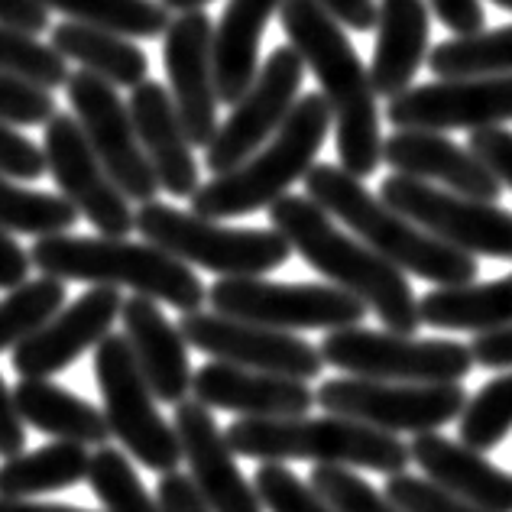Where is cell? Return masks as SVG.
<instances>
[{"instance_id":"52","label":"cell","mask_w":512,"mask_h":512,"mask_svg":"<svg viewBox=\"0 0 512 512\" xmlns=\"http://www.w3.org/2000/svg\"><path fill=\"white\" fill-rule=\"evenodd\" d=\"M0 512H94V509L65 506V503H30L23 496H0Z\"/></svg>"},{"instance_id":"53","label":"cell","mask_w":512,"mask_h":512,"mask_svg":"<svg viewBox=\"0 0 512 512\" xmlns=\"http://www.w3.org/2000/svg\"><path fill=\"white\" fill-rule=\"evenodd\" d=\"M163 4L175 13H188V10H201L205 4H211V0H163Z\"/></svg>"},{"instance_id":"26","label":"cell","mask_w":512,"mask_h":512,"mask_svg":"<svg viewBox=\"0 0 512 512\" xmlns=\"http://www.w3.org/2000/svg\"><path fill=\"white\" fill-rule=\"evenodd\" d=\"M428 0H383L376 13L370 78L380 98H399L415 82L428 52Z\"/></svg>"},{"instance_id":"30","label":"cell","mask_w":512,"mask_h":512,"mask_svg":"<svg viewBox=\"0 0 512 512\" xmlns=\"http://www.w3.org/2000/svg\"><path fill=\"white\" fill-rule=\"evenodd\" d=\"M422 325L438 331H496L512 325V273L493 282L438 286L419 299Z\"/></svg>"},{"instance_id":"40","label":"cell","mask_w":512,"mask_h":512,"mask_svg":"<svg viewBox=\"0 0 512 512\" xmlns=\"http://www.w3.org/2000/svg\"><path fill=\"white\" fill-rule=\"evenodd\" d=\"M253 487L269 512H334L325 496L312 483L295 477L286 464H260L253 474Z\"/></svg>"},{"instance_id":"34","label":"cell","mask_w":512,"mask_h":512,"mask_svg":"<svg viewBox=\"0 0 512 512\" xmlns=\"http://www.w3.org/2000/svg\"><path fill=\"white\" fill-rule=\"evenodd\" d=\"M49 10L65 13L69 20L114 30L130 39H156L169 30V7L163 0H43Z\"/></svg>"},{"instance_id":"19","label":"cell","mask_w":512,"mask_h":512,"mask_svg":"<svg viewBox=\"0 0 512 512\" xmlns=\"http://www.w3.org/2000/svg\"><path fill=\"white\" fill-rule=\"evenodd\" d=\"M124 312V299L114 286H91L65 305L56 318H49L36 334L13 347V370L20 380H39V376L62 373L65 367L98 347L111 334L114 321Z\"/></svg>"},{"instance_id":"47","label":"cell","mask_w":512,"mask_h":512,"mask_svg":"<svg viewBox=\"0 0 512 512\" xmlns=\"http://www.w3.org/2000/svg\"><path fill=\"white\" fill-rule=\"evenodd\" d=\"M26 448V422L17 409L10 386L0 376V457H17Z\"/></svg>"},{"instance_id":"11","label":"cell","mask_w":512,"mask_h":512,"mask_svg":"<svg viewBox=\"0 0 512 512\" xmlns=\"http://www.w3.org/2000/svg\"><path fill=\"white\" fill-rule=\"evenodd\" d=\"M318 406L331 415L367 422L373 428L393 431H435L467 409V389L461 383H393L367 380V376H338L318 386Z\"/></svg>"},{"instance_id":"27","label":"cell","mask_w":512,"mask_h":512,"mask_svg":"<svg viewBox=\"0 0 512 512\" xmlns=\"http://www.w3.org/2000/svg\"><path fill=\"white\" fill-rule=\"evenodd\" d=\"M282 0H227L214 23V78L221 104H237L260 75V39Z\"/></svg>"},{"instance_id":"49","label":"cell","mask_w":512,"mask_h":512,"mask_svg":"<svg viewBox=\"0 0 512 512\" xmlns=\"http://www.w3.org/2000/svg\"><path fill=\"white\" fill-rule=\"evenodd\" d=\"M470 354H474V363H480V367H487V370L512 367V325L474 334Z\"/></svg>"},{"instance_id":"4","label":"cell","mask_w":512,"mask_h":512,"mask_svg":"<svg viewBox=\"0 0 512 512\" xmlns=\"http://www.w3.org/2000/svg\"><path fill=\"white\" fill-rule=\"evenodd\" d=\"M33 266L43 276L62 282H91V286H127L137 295H150L179 312H198L208 302V289L192 266L169 250L150 244H133L127 237H75L52 234L36 237L30 250Z\"/></svg>"},{"instance_id":"22","label":"cell","mask_w":512,"mask_h":512,"mask_svg":"<svg viewBox=\"0 0 512 512\" xmlns=\"http://www.w3.org/2000/svg\"><path fill=\"white\" fill-rule=\"evenodd\" d=\"M383 159L402 175L438 182L457 195H470L480 201H500L503 195V182L470 146H457L435 130L389 133V140H383Z\"/></svg>"},{"instance_id":"51","label":"cell","mask_w":512,"mask_h":512,"mask_svg":"<svg viewBox=\"0 0 512 512\" xmlns=\"http://www.w3.org/2000/svg\"><path fill=\"white\" fill-rule=\"evenodd\" d=\"M318 4L341 26H347V30H357V33L376 30V13H380L376 0H318Z\"/></svg>"},{"instance_id":"18","label":"cell","mask_w":512,"mask_h":512,"mask_svg":"<svg viewBox=\"0 0 512 512\" xmlns=\"http://www.w3.org/2000/svg\"><path fill=\"white\" fill-rule=\"evenodd\" d=\"M163 65L175 111L188 140L201 150L218 133V78H214V23L205 10L179 13L163 36Z\"/></svg>"},{"instance_id":"20","label":"cell","mask_w":512,"mask_h":512,"mask_svg":"<svg viewBox=\"0 0 512 512\" xmlns=\"http://www.w3.org/2000/svg\"><path fill=\"white\" fill-rule=\"evenodd\" d=\"M172 425L179 431L188 477L214 512H263L260 493L237 467V454L205 402L182 399L172 412Z\"/></svg>"},{"instance_id":"32","label":"cell","mask_w":512,"mask_h":512,"mask_svg":"<svg viewBox=\"0 0 512 512\" xmlns=\"http://www.w3.org/2000/svg\"><path fill=\"white\" fill-rule=\"evenodd\" d=\"M428 69L438 78L512 75V26L448 39L428 52Z\"/></svg>"},{"instance_id":"44","label":"cell","mask_w":512,"mask_h":512,"mask_svg":"<svg viewBox=\"0 0 512 512\" xmlns=\"http://www.w3.org/2000/svg\"><path fill=\"white\" fill-rule=\"evenodd\" d=\"M467 146L493 169L496 179L512 188V130H506V127L474 130V133H470Z\"/></svg>"},{"instance_id":"39","label":"cell","mask_w":512,"mask_h":512,"mask_svg":"<svg viewBox=\"0 0 512 512\" xmlns=\"http://www.w3.org/2000/svg\"><path fill=\"white\" fill-rule=\"evenodd\" d=\"M308 483L325 496L334 512H402L373 483L341 464H315Z\"/></svg>"},{"instance_id":"42","label":"cell","mask_w":512,"mask_h":512,"mask_svg":"<svg viewBox=\"0 0 512 512\" xmlns=\"http://www.w3.org/2000/svg\"><path fill=\"white\" fill-rule=\"evenodd\" d=\"M386 496L402 512H487V509L461 500V496H454L451 490L438 487L435 480L412 477L406 470L386 480Z\"/></svg>"},{"instance_id":"7","label":"cell","mask_w":512,"mask_h":512,"mask_svg":"<svg viewBox=\"0 0 512 512\" xmlns=\"http://www.w3.org/2000/svg\"><path fill=\"white\" fill-rule=\"evenodd\" d=\"M143 240L169 250L188 266L218 276H263L273 273L295 253L276 227H227L195 211H179L163 201H146L137 211Z\"/></svg>"},{"instance_id":"12","label":"cell","mask_w":512,"mask_h":512,"mask_svg":"<svg viewBox=\"0 0 512 512\" xmlns=\"http://www.w3.org/2000/svg\"><path fill=\"white\" fill-rule=\"evenodd\" d=\"M380 198L444 244L474 256L512 260V211L496 201L457 195L451 188H438L402 172L383 179Z\"/></svg>"},{"instance_id":"46","label":"cell","mask_w":512,"mask_h":512,"mask_svg":"<svg viewBox=\"0 0 512 512\" xmlns=\"http://www.w3.org/2000/svg\"><path fill=\"white\" fill-rule=\"evenodd\" d=\"M428 7L435 10V17L457 36L480 33L483 20H487L480 0H428Z\"/></svg>"},{"instance_id":"36","label":"cell","mask_w":512,"mask_h":512,"mask_svg":"<svg viewBox=\"0 0 512 512\" xmlns=\"http://www.w3.org/2000/svg\"><path fill=\"white\" fill-rule=\"evenodd\" d=\"M85 483L91 487V493L98 496L104 512H163L159 500H153V496L146 493L140 474L130 464V457L124 451L111 448V444H101V448L91 454Z\"/></svg>"},{"instance_id":"45","label":"cell","mask_w":512,"mask_h":512,"mask_svg":"<svg viewBox=\"0 0 512 512\" xmlns=\"http://www.w3.org/2000/svg\"><path fill=\"white\" fill-rule=\"evenodd\" d=\"M156 500L163 506V512H214L205 496H201V490L195 487V480L179 474V470H169L156 483Z\"/></svg>"},{"instance_id":"31","label":"cell","mask_w":512,"mask_h":512,"mask_svg":"<svg viewBox=\"0 0 512 512\" xmlns=\"http://www.w3.org/2000/svg\"><path fill=\"white\" fill-rule=\"evenodd\" d=\"M91 454L88 444L78 441H52L30 454L4 457L0 464V496H36L72 490L88 480Z\"/></svg>"},{"instance_id":"3","label":"cell","mask_w":512,"mask_h":512,"mask_svg":"<svg viewBox=\"0 0 512 512\" xmlns=\"http://www.w3.org/2000/svg\"><path fill=\"white\" fill-rule=\"evenodd\" d=\"M308 198H315L331 218L350 227L363 244L373 247L402 273L438 282V286H467L474 282L480 266L474 253H464L441 237L428 234L412 218H406L383 198L370 195L363 182L344 166L315 163L305 175Z\"/></svg>"},{"instance_id":"21","label":"cell","mask_w":512,"mask_h":512,"mask_svg":"<svg viewBox=\"0 0 512 512\" xmlns=\"http://www.w3.org/2000/svg\"><path fill=\"white\" fill-rule=\"evenodd\" d=\"M192 396L208 409L234 412L240 419H289V415H308V409L318 406L305 380L237 367L224 360H211L195 370Z\"/></svg>"},{"instance_id":"17","label":"cell","mask_w":512,"mask_h":512,"mask_svg":"<svg viewBox=\"0 0 512 512\" xmlns=\"http://www.w3.org/2000/svg\"><path fill=\"white\" fill-rule=\"evenodd\" d=\"M396 130H483L512 120V75L438 78L402 91L386 107Z\"/></svg>"},{"instance_id":"41","label":"cell","mask_w":512,"mask_h":512,"mask_svg":"<svg viewBox=\"0 0 512 512\" xmlns=\"http://www.w3.org/2000/svg\"><path fill=\"white\" fill-rule=\"evenodd\" d=\"M56 117L52 91L30 78L0 72V120L10 127H46Z\"/></svg>"},{"instance_id":"28","label":"cell","mask_w":512,"mask_h":512,"mask_svg":"<svg viewBox=\"0 0 512 512\" xmlns=\"http://www.w3.org/2000/svg\"><path fill=\"white\" fill-rule=\"evenodd\" d=\"M13 399L23 415V422L52 435L59 441H78V444H107L111 425H107L104 409L91 406L82 396L69 393L65 386L52 383L49 376L39 380H20L13 386Z\"/></svg>"},{"instance_id":"24","label":"cell","mask_w":512,"mask_h":512,"mask_svg":"<svg viewBox=\"0 0 512 512\" xmlns=\"http://www.w3.org/2000/svg\"><path fill=\"white\" fill-rule=\"evenodd\" d=\"M124 334L137 354V363L146 376V383L153 386L159 402H172L179 406L182 399L192 393V363H188V341L179 325H172L166 312L159 308L150 295H133L124 299Z\"/></svg>"},{"instance_id":"2","label":"cell","mask_w":512,"mask_h":512,"mask_svg":"<svg viewBox=\"0 0 512 512\" xmlns=\"http://www.w3.org/2000/svg\"><path fill=\"white\" fill-rule=\"evenodd\" d=\"M269 221L315 273L325 276L331 286L357 295L383 321L386 331H419V299H415L406 273L363 244L357 234L350 237L341 231L338 221L315 198L282 195L269 208Z\"/></svg>"},{"instance_id":"48","label":"cell","mask_w":512,"mask_h":512,"mask_svg":"<svg viewBox=\"0 0 512 512\" xmlns=\"http://www.w3.org/2000/svg\"><path fill=\"white\" fill-rule=\"evenodd\" d=\"M0 23L39 36L49 30V7L43 0H0Z\"/></svg>"},{"instance_id":"14","label":"cell","mask_w":512,"mask_h":512,"mask_svg":"<svg viewBox=\"0 0 512 512\" xmlns=\"http://www.w3.org/2000/svg\"><path fill=\"white\" fill-rule=\"evenodd\" d=\"M65 94H69L75 120L82 124L85 137L91 140L94 153L101 156L104 169L111 172V179L120 185V192L137 205L156 201V192L163 185H159L156 169L143 153L130 104L117 94V85L82 69L72 72Z\"/></svg>"},{"instance_id":"13","label":"cell","mask_w":512,"mask_h":512,"mask_svg":"<svg viewBox=\"0 0 512 512\" xmlns=\"http://www.w3.org/2000/svg\"><path fill=\"white\" fill-rule=\"evenodd\" d=\"M305 59L295 46H279L266 56L260 75L250 91L231 107V117L214 133V140L205 150V166L211 175L231 172L244 159H250L273 133L286 124L295 101L302 98Z\"/></svg>"},{"instance_id":"15","label":"cell","mask_w":512,"mask_h":512,"mask_svg":"<svg viewBox=\"0 0 512 512\" xmlns=\"http://www.w3.org/2000/svg\"><path fill=\"white\" fill-rule=\"evenodd\" d=\"M46 169L59 192L91 221L104 237H127L137 231V211L120 185L104 169L75 114H56L43 130Z\"/></svg>"},{"instance_id":"6","label":"cell","mask_w":512,"mask_h":512,"mask_svg":"<svg viewBox=\"0 0 512 512\" xmlns=\"http://www.w3.org/2000/svg\"><path fill=\"white\" fill-rule=\"evenodd\" d=\"M227 444L234 454L260 464L312 461L363 467L376 474H402L412 461L409 444L393 431L373 428L344 415H289V419H237L227 425Z\"/></svg>"},{"instance_id":"25","label":"cell","mask_w":512,"mask_h":512,"mask_svg":"<svg viewBox=\"0 0 512 512\" xmlns=\"http://www.w3.org/2000/svg\"><path fill=\"white\" fill-rule=\"evenodd\" d=\"M409 451L422 474L435 480L438 487L487 512H512V477L490 464L483 451L470 448L464 441L457 444L438 431L415 435Z\"/></svg>"},{"instance_id":"5","label":"cell","mask_w":512,"mask_h":512,"mask_svg":"<svg viewBox=\"0 0 512 512\" xmlns=\"http://www.w3.org/2000/svg\"><path fill=\"white\" fill-rule=\"evenodd\" d=\"M331 127L334 114L325 94H302L273 140H266L237 169L214 175L198 188L192 195V211L221 221L273 208L295 182H305Z\"/></svg>"},{"instance_id":"29","label":"cell","mask_w":512,"mask_h":512,"mask_svg":"<svg viewBox=\"0 0 512 512\" xmlns=\"http://www.w3.org/2000/svg\"><path fill=\"white\" fill-rule=\"evenodd\" d=\"M49 46L117 88H137L150 75V59L130 36L91 23H56L49 33Z\"/></svg>"},{"instance_id":"33","label":"cell","mask_w":512,"mask_h":512,"mask_svg":"<svg viewBox=\"0 0 512 512\" xmlns=\"http://www.w3.org/2000/svg\"><path fill=\"white\" fill-rule=\"evenodd\" d=\"M78 211L65 195L33 192L23 188L17 179L0 172V227L13 234L30 237H52L69 234L78 224Z\"/></svg>"},{"instance_id":"43","label":"cell","mask_w":512,"mask_h":512,"mask_svg":"<svg viewBox=\"0 0 512 512\" xmlns=\"http://www.w3.org/2000/svg\"><path fill=\"white\" fill-rule=\"evenodd\" d=\"M0 172L17 182H33L46 169V153L33 140H26L20 130L0 120Z\"/></svg>"},{"instance_id":"54","label":"cell","mask_w":512,"mask_h":512,"mask_svg":"<svg viewBox=\"0 0 512 512\" xmlns=\"http://www.w3.org/2000/svg\"><path fill=\"white\" fill-rule=\"evenodd\" d=\"M496 7H503V10H512V0H493Z\"/></svg>"},{"instance_id":"23","label":"cell","mask_w":512,"mask_h":512,"mask_svg":"<svg viewBox=\"0 0 512 512\" xmlns=\"http://www.w3.org/2000/svg\"><path fill=\"white\" fill-rule=\"evenodd\" d=\"M127 104L133 114V127H137V137L143 143V153L153 163L159 185L172 198H192L201 188L195 143L188 140V133L182 127L172 91L153 82V78H146V82H140L130 91Z\"/></svg>"},{"instance_id":"50","label":"cell","mask_w":512,"mask_h":512,"mask_svg":"<svg viewBox=\"0 0 512 512\" xmlns=\"http://www.w3.org/2000/svg\"><path fill=\"white\" fill-rule=\"evenodd\" d=\"M30 266H33V256L26 253L17 240H13L10 231L0 227V289H17L30 276Z\"/></svg>"},{"instance_id":"16","label":"cell","mask_w":512,"mask_h":512,"mask_svg":"<svg viewBox=\"0 0 512 512\" xmlns=\"http://www.w3.org/2000/svg\"><path fill=\"white\" fill-rule=\"evenodd\" d=\"M179 328L185 341L201 354L214 360L237 363V367L266 370L279 376H292V380H315L325 370V357L321 347H312L308 341L295 338L292 331L266 328L256 321L227 318L221 312H185Z\"/></svg>"},{"instance_id":"38","label":"cell","mask_w":512,"mask_h":512,"mask_svg":"<svg viewBox=\"0 0 512 512\" xmlns=\"http://www.w3.org/2000/svg\"><path fill=\"white\" fill-rule=\"evenodd\" d=\"M0 72L30 78V82L43 88H65L69 85V65L59 49H52L46 43H39V36L10 30L0 23Z\"/></svg>"},{"instance_id":"1","label":"cell","mask_w":512,"mask_h":512,"mask_svg":"<svg viewBox=\"0 0 512 512\" xmlns=\"http://www.w3.org/2000/svg\"><path fill=\"white\" fill-rule=\"evenodd\" d=\"M279 20L331 104L341 166L357 179L373 175L383 159V133L370 69H363L341 23L318 0H282Z\"/></svg>"},{"instance_id":"10","label":"cell","mask_w":512,"mask_h":512,"mask_svg":"<svg viewBox=\"0 0 512 512\" xmlns=\"http://www.w3.org/2000/svg\"><path fill=\"white\" fill-rule=\"evenodd\" d=\"M321 357L347 376L393 383H461L474 367V354L461 341H425L363 325L325 334Z\"/></svg>"},{"instance_id":"35","label":"cell","mask_w":512,"mask_h":512,"mask_svg":"<svg viewBox=\"0 0 512 512\" xmlns=\"http://www.w3.org/2000/svg\"><path fill=\"white\" fill-rule=\"evenodd\" d=\"M65 308V282L56 276L26 279L0 299V354L23 344Z\"/></svg>"},{"instance_id":"37","label":"cell","mask_w":512,"mask_h":512,"mask_svg":"<svg viewBox=\"0 0 512 512\" xmlns=\"http://www.w3.org/2000/svg\"><path fill=\"white\" fill-rule=\"evenodd\" d=\"M512 431V373L496 376L470 396L461 412V441L477 451H490Z\"/></svg>"},{"instance_id":"9","label":"cell","mask_w":512,"mask_h":512,"mask_svg":"<svg viewBox=\"0 0 512 512\" xmlns=\"http://www.w3.org/2000/svg\"><path fill=\"white\" fill-rule=\"evenodd\" d=\"M214 312L279 331H338L363 325L370 308L341 286L269 282L263 276H221L208 289Z\"/></svg>"},{"instance_id":"8","label":"cell","mask_w":512,"mask_h":512,"mask_svg":"<svg viewBox=\"0 0 512 512\" xmlns=\"http://www.w3.org/2000/svg\"><path fill=\"white\" fill-rule=\"evenodd\" d=\"M94 380L101 389L111 435L130 451L133 461L156 474H169L182 464L185 454L179 431L159 415V399L153 386L146 383L127 334H107L94 347Z\"/></svg>"}]
</instances>
